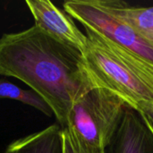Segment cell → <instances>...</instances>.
Instances as JSON below:
<instances>
[{
  "label": "cell",
  "instance_id": "obj_4",
  "mask_svg": "<svg viewBox=\"0 0 153 153\" xmlns=\"http://www.w3.org/2000/svg\"><path fill=\"white\" fill-rule=\"evenodd\" d=\"M64 10L85 29L106 37L153 64L152 45L108 13L99 0H69L64 3Z\"/></svg>",
  "mask_w": 153,
  "mask_h": 153
},
{
  "label": "cell",
  "instance_id": "obj_1",
  "mask_svg": "<svg viewBox=\"0 0 153 153\" xmlns=\"http://www.w3.org/2000/svg\"><path fill=\"white\" fill-rule=\"evenodd\" d=\"M0 75L16 78L39 94L62 129L73 104L92 89L82 51L35 25L0 37Z\"/></svg>",
  "mask_w": 153,
  "mask_h": 153
},
{
  "label": "cell",
  "instance_id": "obj_5",
  "mask_svg": "<svg viewBox=\"0 0 153 153\" xmlns=\"http://www.w3.org/2000/svg\"><path fill=\"white\" fill-rule=\"evenodd\" d=\"M25 3L34 18L35 26L54 39L83 51L87 37L75 25L69 13L49 0H27Z\"/></svg>",
  "mask_w": 153,
  "mask_h": 153
},
{
  "label": "cell",
  "instance_id": "obj_8",
  "mask_svg": "<svg viewBox=\"0 0 153 153\" xmlns=\"http://www.w3.org/2000/svg\"><path fill=\"white\" fill-rule=\"evenodd\" d=\"M113 16L132 27L153 46V6L134 7L119 0H99Z\"/></svg>",
  "mask_w": 153,
  "mask_h": 153
},
{
  "label": "cell",
  "instance_id": "obj_11",
  "mask_svg": "<svg viewBox=\"0 0 153 153\" xmlns=\"http://www.w3.org/2000/svg\"><path fill=\"white\" fill-rule=\"evenodd\" d=\"M137 111L140 113L145 124L150 128L153 134V102L142 104L138 108Z\"/></svg>",
  "mask_w": 153,
  "mask_h": 153
},
{
  "label": "cell",
  "instance_id": "obj_2",
  "mask_svg": "<svg viewBox=\"0 0 153 153\" xmlns=\"http://www.w3.org/2000/svg\"><path fill=\"white\" fill-rule=\"evenodd\" d=\"M82 57L93 88L104 89L138 109L153 102V64L106 37L85 29Z\"/></svg>",
  "mask_w": 153,
  "mask_h": 153
},
{
  "label": "cell",
  "instance_id": "obj_6",
  "mask_svg": "<svg viewBox=\"0 0 153 153\" xmlns=\"http://www.w3.org/2000/svg\"><path fill=\"white\" fill-rule=\"evenodd\" d=\"M105 153H153V134L140 113L126 106Z\"/></svg>",
  "mask_w": 153,
  "mask_h": 153
},
{
  "label": "cell",
  "instance_id": "obj_9",
  "mask_svg": "<svg viewBox=\"0 0 153 153\" xmlns=\"http://www.w3.org/2000/svg\"><path fill=\"white\" fill-rule=\"evenodd\" d=\"M0 99L17 100L36 108L48 117L54 116L51 108L34 91L23 90L4 79H0Z\"/></svg>",
  "mask_w": 153,
  "mask_h": 153
},
{
  "label": "cell",
  "instance_id": "obj_7",
  "mask_svg": "<svg viewBox=\"0 0 153 153\" xmlns=\"http://www.w3.org/2000/svg\"><path fill=\"white\" fill-rule=\"evenodd\" d=\"M4 153H64L63 129L54 124L12 142Z\"/></svg>",
  "mask_w": 153,
  "mask_h": 153
},
{
  "label": "cell",
  "instance_id": "obj_3",
  "mask_svg": "<svg viewBox=\"0 0 153 153\" xmlns=\"http://www.w3.org/2000/svg\"><path fill=\"white\" fill-rule=\"evenodd\" d=\"M126 106L122 100L104 89H91L73 104L65 129L86 145L105 150Z\"/></svg>",
  "mask_w": 153,
  "mask_h": 153
},
{
  "label": "cell",
  "instance_id": "obj_10",
  "mask_svg": "<svg viewBox=\"0 0 153 153\" xmlns=\"http://www.w3.org/2000/svg\"><path fill=\"white\" fill-rule=\"evenodd\" d=\"M64 153H105V150L90 147L81 142L67 129H63Z\"/></svg>",
  "mask_w": 153,
  "mask_h": 153
}]
</instances>
